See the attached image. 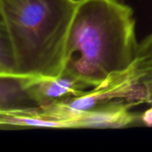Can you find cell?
Masks as SVG:
<instances>
[{"label":"cell","mask_w":152,"mask_h":152,"mask_svg":"<svg viewBox=\"0 0 152 152\" xmlns=\"http://www.w3.org/2000/svg\"><path fill=\"white\" fill-rule=\"evenodd\" d=\"M141 122L146 126H152V107L147 110L140 117Z\"/></svg>","instance_id":"obj_6"},{"label":"cell","mask_w":152,"mask_h":152,"mask_svg":"<svg viewBox=\"0 0 152 152\" xmlns=\"http://www.w3.org/2000/svg\"><path fill=\"white\" fill-rule=\"evenodd\" d=\"M132 83L143 86L147 92V102L152 105V33L139 43L135 61L127 73Z\"/></svg>","instance_id":"obj_5"},{"label":"cell","mask_w":152,"mask_h":152,"mask_svg":"<svg viewBox=\"0 0 152 152\" xmlns=\"http://www.w3.org/2000/svg\"><path fill=\"white\" fill-rule=\"evenodd\" d=\"M27 80L26 77L0 75V112L38 107L28 91Z\"/></svg>","instance_id":"obj_4"},{"label":"cell","mask_w":152,"mask_h":152,"mask_svg":"<svg viewBox=\"0 0 152 152\" xmlns=\"http://www.w3.org/2000/svg\"><path fill=\"white\" fill-rule=\"evenodd\" d=\"M138 46L134 11L128 4L122 0H78L63 73L87 88L107 86L129 72Z\"/></svg>","instance_id":"obj_1"},{"label":"cell","mask_w":152,"mask_h":152,"mask_svg":"<svg viewBox=\"0 0 152 152\" xmlns=\"http://www.w3.org/2000/svg\"><path fill=\"white\" fill-rule=\"evenodd\" d=\"M27 88L37 106H45L77 96L87 87L63 73L52 78L28 77Z\"/></svg>","instance_id":"obj_3"},{"label":"cell","mask_w":152,"mask_h":152,"mask_svg":"<svg viewBox=\"0 0 152 152\" xmlns=\"http://www.w3.org/2000/svg\"><path fill=\"white\" fill-rule=\"evenodd\" d=\"M78 0H0V37L12 48L15 75L57 77Z\"/></svg>","instance_id":"obj_2"}]
</instances>
